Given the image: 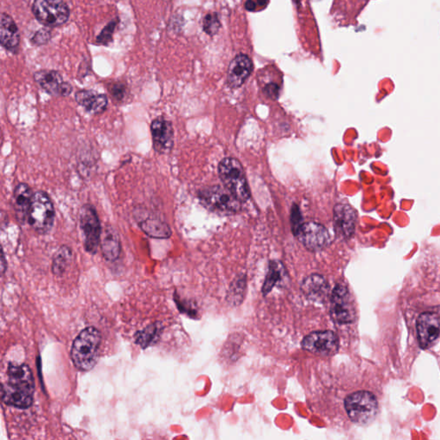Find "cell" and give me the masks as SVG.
<instances>
[{
  "instance_id": "6da1fadb",
  "label": "cell",
  "mask_w": 440,
  "mask_h": 440,
  "mask_svg": "<svg viewBox=\"0 0 440 440\" xmlns=\"http://www.w3.org/2000/svg\"><path fill=\"white\" fill-rule=\"evenodd\" d=\"M7 376L8 381L1 387L4 403L18 408H29L35 392V381L30 368L27 365H10Z\"/></svg>"
},
{
  "instance_id": "7a4b0ae2",
  "label": "cell",
  "mask_w": 440,
  "mask_h": 440,
  "mask_svg": "<svg viewBox=\"0 0 440 440\" xmlns=\"http://www.w3.org/2000/svg\"><path fill=\"white\" fill-rule=\"evenodd\" d=\"M101 340L99 330L94 327L83 329L74 340L71 358L78 370L90 371L96 365Z\"/></svg>"
},
{
  "instance_id": "3957f363",
  "label": "cell",
  "mask_w": 440,
  "mask_h": 440,
  "mask_svg": "<svg viewBox=\"0 0 440 440\" xmlns=\"http://www.w3.org/2000/svg\"><path fill=\"white\" fill-rule=\"evenodd\" d=\"M55 210L50 196L47 192L39 191L34 193L30 207L28 223L33 230L41 235L50 233L54 227Z\"/></svg>"
},
{
  "instance_id": "277c9868",
  "label": "cell",
  "mask_w": 440,
  "mask_h": 440,
  "mask_svg": "<svg viewBox=\"0 0 440 440\" xmlns=\"http://www.w3.org/2000/svg\"><path fill=\"white\" fill-rule=\"evenodd\" d=\"M220 179L227 189L241 202H246L250 193L244 168L236 158H226L219 163Z\"/></svg>"
},
{
  "instance_id": "5b68a950",
  "label": "cell",
  "mask_w": 440,
  "mask_h": 440,
  "mask_svg": "<svg viewBox=\"0 0 440 440\" xmlns=\"http://www.w3.org/2000/svg\"><path fill=\"white\" fill-rule=\"evenodd\" d=\"M378 408L376 397L368 392L352 393L345 399V408L349 418L355 423H370L377 415Z\"/></svg>"
},
{
  "instance_id": "8992f818",
  "label": "cell",
  "mask_w": 440,
  "mask_h": 440,
  "mask_svg": "<svg viewBox=\"0 0 440 440\" xmlns=\"http://www.w3.org/2000/svg\"><path fill=\"white\" fill-rule=\"evenodd\" d=\"M32 11L41 25L50 28L66 24L70 17V10L64 0H35Z\"/></svg>"
},
{
  "instance_id": "52a82bcc",
  "label": "cell",
  "mask_w": 440,
  "mask_h": 440,
  "mask_svg": "<svg viewBox=\"0 0 440 440\" xmlns=\"http://www.w3.org/2000/svg\"><path fill=\"white\" fill-rule=\"evenodd\" d=\"M198 196L204 206L212 211L230 214L237 212L241 208V200L226 187L224 188L214 186L204 188L199 192Z\"/></svg>"
},
{
  "instance_id": "ba28073f",
  "label": "cell",
  "mask_w": 440,
  "mask_h": 440,
  "mask_svg": "<svg viewBox=\"0 0 440 440\" xmlns=\"http://www.w3.org/2000/svg\"><path fill=\"white\" fill-rule=\"evenodd\" d=\"M79 223L83 235V247L86 252L95 255L102 238V226L96 208L92 204H85L79 211Z\"/></svg>"
},
{
  "instance_id": "9c48e42d",
  "label": "cell",
  "mask_w": 440,
  "mask_h": 440,
  "mask_svg": "<svg viewBox=\"0 0 440 440\" xmlns=\"http://www.w3.org/2000/svg\"><path fill=\"white\" fill-rule=\"evenodd\" d=\"M134 218L138 223L139 228L147 236L153 238L165 239L172 237V231L168 224L162 220L154 212L146 207H136L134 210Z\"/></svg>"
},
{
  "instance_id": "30bf717a",
  "label": "cell",
  "mask_w": 440,
  "mask_h": 440,
  "mask_svg": "<svg viewBox=\"0 0 440 440\" xmlns=\"http://www.w3.org/2000/svg\"><path fill=\"white\" fill-rule=\"evenodd\" d=\"M331 316L338 324H351L356 317L352 296L348 288L338 284L333 291L331 297Z\"/></svg>"
},
{
  "instance_id": "8fae6325",
  "label": "cell",
  "mask_w": 440,
  "mask_h": 440,
  "mask_svg": "<svg viewBox=\"0 0 440 440\" xmlns=\"http://www.w3.org/2000/svg\"><path fill=\"white\" fill-rule=\"evenodd\" d=\"M295 236L305 248L314 252L327 247L331 242L328 230L316 222L303 224Z\"/></svg>"
},
{
  "instance_id": "7c38bea8",
  "label": "cell",
  "mask_w": 440,
  "mask_h": 440,
  "mask_svg": "<svg viewBox=\"0 0 440 440\" xmlns=\"http://www.w3.org/2000/svg\"><path fill=\"white\" fill-rule=\"evenodd\" d=\"M305 350L312 354L329 356L336 354L339 348L338 336L332 331H318L310 334L302 341Z\"/></svg>"
},
{
  "instance_id": "4fadbf2b",
  "label": "cell",
  "mask_w": 440,
  "mask_h": 440,
  "mask_svg": "<svg viewBox=\"0 0 440 440\" xmlns=\"http://www.w3.org/2000/svg\"><path fill=\"white\" fill-rule=\"evenodd\" d=\"M153 149L158 154H168L174 146L172 123L164 116H158L151 123Z\"/></svg>"
},
{
  "instance_id": "5bb4252c",
  "label": "cell",
  "mask_w": 440,
  "mask_h": 440,
  "mask_svg": "<svg viewBox=\"0 0 440 440\" xmlns=\"http://www.w3.org/2000/svg\"><path fill=\"white\" fill-rule=\"evenodd\" d=\"M34 78L41 89L53 97H66L74 90L73 85L64 81L62 74L57 71H38L34 74Z\"/></svg>"
},
{
  "instance_id": "9a60e30c",
  "label": "cell",
  "mask_w": 440,
  "mask_h": 440,
  "mask_svg": "<svg viewBox=\"0 0 440 440\" xmlns=\"http://www.w3.org/2000/svg\"><path fill=\"white\" fill-rule=\"evenodd\" d=\"M357 220V212L350 205L339 203L334 208V226L337 236L350 238L355 233Z\"/></svg>"
},
{
  "instance_id": "2e32d148",
  "label": "cell",
  "mask_w": 440,
  "mask_h": 440,
  "mask_svg": "<svg viewBox=\"0 0 440 440\" xmlns=\"http://www.w3.org/2000/svg\"><path fill=\"white\" fill-rule=\"evenodd\" d=\"M416 328L420 348H429L439 336L440 319L438 315L431 312L420 315L417 319Z\"/></svg>"
},
{
  "instance_id": "e0dca14e",
  "label": "cell",
  "mask_w": 440,
  "mask_h": 440,
  "mask_svg": "<svg viewBox=\"0 0 440 440\" xmlns=\"http://www.w3.org/2000/svg\"><path fill=\"white\" fill-rule=\"evenodd\" d=\"M34 193L27 184L20 183L13 191V206L16 219L20 225L28 222L30 207H32Z\"/></svg>"
},
{
  "instance_id": "ac0fdd59",
  "label": "cell",
  "mask_w": 440,
  "mask_h": 440,
  "mask_svg": "<svg viewBox=\"0 0 440 440\" xmlns=\"http://www.w3.org/2000/svg\"><path fill=\"white\" fill-rule=\"evenodd\" d=\"M253 62L246 55H238L231 62L227 74V82L231 88H239L252 74Z\"/></svg>"
},
{
  "instance_id": "d6986e66",
  "label": "cell",
  "mask_w": 440,
  "mask_h": 440,
  "mask_svg": "<svg viewBox=\"0 0 440 440\" xmlns=\"http://www.w3.org/2000/svg\"><path fill=\"white\" fill-rule=\"evenodd\" d=\"M75 100L90 115H101L105 112L109 105V99L106 95L92 90H78L75 94Z\"/></svg>"
},
{
  "instance_id": "ffe728a7",
  "label": "cell",
  "mask_w": 440,
  "mask_h": 440,
  "mask_svg": "<svg viewBox=\"0 0 440 440\" xmlns=\"http://www.w3.org/2000/svg\"><path fill=\"white\" fill-rule=\"evenodd\" d=\"M101 247L102 256L106 260L115 261L118 259L121 252V239L112 226H106L104 233H102Z\"/></svg>"
},
{
  "instance_id": "44dd1931",
  "label": "cell",
  "mask_w": 440,
  "mask_h": 440,
  "mask_svg": "<svg viewBox=\"0 0 440 440\" xmlns=\"http://www.w3.org/2000/svg\"><path fill=\"white\" fill-rule=\"evenodd\" d=\"M0 43L8 50L18 47L20 43V34L16 22L8 14L2 13L0 22Z\"/></svg>"
},
{
  "instance_id": "7402d4cb",
  "label": "cell",
  "mask_w": 440,
  "mask_h": 440,
  "mask_svg": "<svg viewBox=\"0 0 440 440\" xmlns=\"http://www.w3.org/2000/svg\"><path fill=\"white\" fill-rule=\"evenodd\" d=\"M302 290L312 299H322L328 294L329 284L324 277L312 275L303 280Z\"/></svg>"
},
{
  "instance_id": "603a6c76",
  "label": "cell",
  "mask_w": 440,
  "mask_h": 440,
  "mask_svg": "<svg viewBox=\"0 0 440 440\" xmlns=\"http://www.w3.org/2000/svg\"><path fill=\"white\" fill-rule=\"evenodd\" d=\"M162 328L160 324H154L148 326L142 331L137 332L135 336L136 343L142 348H146L157 343L160 336Z\"/></svg>"
},
{
  "instance_id": "cb8c5ba5",
  "label": "cell",
  "mask_w": 440,
  "mask_h": 440,
  "mask_svg": "<svg viewBox=\"0 0 440 440\" xmlns=\"http://www.w3.org/2000/svg\"><path fill=\"white\" fill-rule=\"evenodd\" d=\"M71 257H73V252L71 248L67 245L62 246L53 260V273L57 276L62 275L67 270L68 265L70 264Z\"/></svg>"
},
{
  "instance_id": "d4e9b609",
  "label": "cell",
  "mask_w": 440,
  "mask_h": 440,
  "mask_svg": "<svg viewBox=\"0 0 440 440\" xmlns=\"http://www.w3.org/2000/svg\"><path fill=\"white\" fill-rule=\"evenodd\" d=\"M286 275V270L280 261H271L269 265V270L266 280H265L263 288V294H267L271 291L272 288L279 283L280 280Z\"/></svg>"
},
{
  "instance_id": "484cf974",
  "label": "cell",
  "mask_w": 440,
  "mask_h": 440,
  "mask_svg": "<svg viewBox=\"0 0 440 440\" xmlns=\"http://www.w3.org/2000/svg\"><path fill=\"white\" fill-rule=\"evenodd\" d=\"M111 99L116 104H123L127 97V87L123 83H114L108 87Z\"/></svg>"
},
{
  "instance_id": "4316f807",
  "label": "cell",
  "mask_w": 440,
  "mask_h": 440,
  "mask_svg": "<svg viewBox=\"0 0 440 440\" xmlns=\"http://www.w3.org/2000/svg\"><path fill=\"white\" fill-rule=\"evenodd\" d=\"M220 22L218 15L216 13L207 14L203 19L204 32L209 36H214L219 32Z\"/></svg>"
},
{
  "instance_id": "83f0119b",
  "label": "cell",
  "mask_w": 440,
  "mask_h": 440,
  "mask_svg": "<svg viewBox=\"0 0 440 440\" xmlns=\"http://www.w3.org/2000/svg\"><path fill=\"white\" fill-rule=\"evenodd\" d=\"M291 229H293L294 235L298 233V231L303 225V218L301 210H299L297 205H294L291 211Z\"/></svg>"
},
{
  "instance_id": "f1b7e54d",
  "label": "cell",
  "mask_w": 440,
  "mask_h": 440,
  "mask_svg": "<svg viewBox=\"0 0 440 440\" xmlns=\"http://www.w3.org/2000/svg\"><path fill=\"white\" fill-rule=\"evenodd\" d=\"M269 4V0H246L245 9L252 13L261 11L266 8Z\"/></svg>"
},
{
  "instance_id": "f546056e",
  "label": "cell",
  "mask_w": 440,
  "mask_h": 440,
  "mask_svg": "<svg viewBox=\"0 0 440 440\" xmlns=\"http://www.w3.org/2000/svg\"><path fill=\"white\" fill-rule=\"evenodd\" d=\"M51 32H49L48 29H41L39 32L36 33V35L34 36L33 43H35L36 45H43L47 43L49 40H50Z\"/></svg>"
},
{
  "instance_id": "4dcf8cb0",
  "label": "cell",
  "mask_w": 440,
  "mask_h": 440,
  "mask_svg": "<svg viewBox=\"0 0 440 440\" xmlns=\"http://www.w3.org/2000/svg\"><path fill=\"white\" fill-rule=\"evenodd\" d=\"M115 26H116L115 22H110V24L107 26V27H105V29L102 30L101 35L98 36L97 38L98 43H105L106 41H109L110 36H112L113 30L114 29H115Z\"/></svg>"
},
{
  "instance_id": "1f68e13d",
  "label": "cell",
  "mask_w": 440,
  "mask_h": 440,
  "mask_svg": "<svg viewBox=\"0 0 440 440\" xmlns=\"http://www.w3.org/2000/svg\"><path fill=\"white\" fill-rule=\"evenodd\" d=\"M5 263H6V260H5V254H4V252H2V273L5 272Z\"/></svg>"
}]
</instances>
